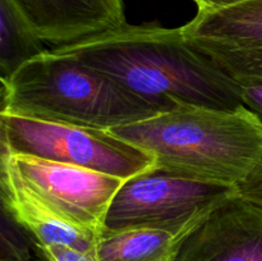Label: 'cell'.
Wrapping results in <instances>:
<instances>
[{
  "label": "cell",
  "mask_w": 262,
  "mask_h": 261,
  "mask_svg": "<svg viewBox=\"0 0 262 261\" xmlns=\"http://www.w3.org/2000/svg\"><path fill=\"white\" fill-rule=\"evenodd\" d=\"M3 210L38 245L66 246L94 253L99 235L74 227L43 204L22 181L7 160L2 159Z\"/></svg>",
  "instance_id": "cell-10"
},
{
  "label": "cell",
  "mask_w": 262,
  "mask_h": 261,
  "mask_svg": "<svg viewBox=\"0 0 262 261\" xmlns=\"http://www.w3.org/2000/svg\"><path fill=\"white\" fill-rule=\"evenodd\" d=\"M2 154L28 155L122 179L155 169L150 154L109 130L0 115Z\"/></svg>",
  "instance_id": "cell-4"
},
{
  "label": "cell",
  "mask_w": 262,
  "mask_h": 261,
  "mask_svg": "<svg viewBox=\"0 0 262 261\" xmlns=\"http://www.w3.org/2000/svg\"><path fill=\"white\" fill-rule=\"evenodd\" d=\"M36 246L49 261H97L94 253L82 252L66 246H43L37 242Z\"/></svg>",
  "instance_id": "cell-13"
},
{
  "label": "cell",
  "mask_w": 262,
  "mask_h": 261,
  "mask_svg": "<svg viewBox=\"0 0 262 261\" xmlns=\"http://www.w3.org/2000/svg\"><path fill=\"white\" fill-rule=\"evenodd\" d=\"M238 187L193 181L160 169L127 179L113 199L105 230L151 228L183 240Z\"/></svg>",
  "instance_id": "cell-5"
},
{
  "label": "cell",
  "mask_w": 262,
  "mask_h": 261,
  "mask_svg": "<svg viewBox=\"0 0 262 261\" xmlns=\"http://www.w3.org/2000/svg\"><path fill=\"white\" fill-rule=\"evenodd\" d=\"M28 188L55 214L100 235L113 199L125 179L28 155L2 154Z\"/></svg>",
  "instance_id": "cell-6"
},
{
  "label": "cell",
  "mask_w": 262,
  "mask_h": 261,
  "mask_svg": "<svg viewBox=\"0 0 262 261\" xmlns=\"http://www.w3.org/2000/svg\"><path fill=\"white\" fill-rule=\"evenodd\" d=\"M181 241L166 230L151 228L104 229L95 256L97 261H174Z\"/></svg>",
  "instance_id": "cell-11"
},
{
  "label": "cell",
  "mask_w": 262,
  "mask_h": 261,
  "mask_svg": "<svg viewBox=\"0 0 262 261\" xmlns=\"http://www.w3.org/2000/svg\"><path fill=\"white\" fill-rule=\"evenodd\" d=\"M243 104L257 114L262 122V83L242 86Z\"/></svg>",
  "instance_id": "cell-14"
},
{
  "label": "cell",
  "mask_w": 262,
  "mask_h": 261,
  "mask_svg": "<svg viewBox=\"0 0 262 261\" xmlns=\"http://www.w3.org/2000/svg\"><path fill=\"white\" fill-rule=\"evenodd\" d=\"M238 192L250 201L262 206V173L256 174L247 182L238 186Z\"/></svg>",
  "instance_id": "cell-15"
},
{
  "label": "cell",
  "mask_w": 262,
  "mask_h": 261,
  "mask_svg": "<svg viewBox=\"0 0 262 261\" xmlns=\"http://www.w3.org/2000/svg\"><path fill=\"white\" fill-rule=\"evenodd\" d=\"M109 132L173 176L238 187L262 173V122L245 104L233 110L179 104Z\"/></svg>",
  "instance_id": "cell-2"
},
{
  "label": "cell",
  "mask_w": 262,
  "mask_h": 261,
  "mask_svg": "<svg viewBox=\"0 0 262 261\" xmlns=\"http://www.w3.org/2000/svg\"><path fill=\"white\" fill-rule=\"evenodd\" d=\"M46 50L12 0H0V79Z\"/></svg>",
  "instance_id": "cell-12"
},
{
  "label": "cell",
  "mask_w": 262,
  "mask_h": 261,
  "mask_svg": "<svg viewBox=\"0 0 262 261\" xmlns=\"http://www.w3.org/2000/svg\"><path fill=\"white\" fill-rule=\"evenodd\" d=\"M182 28L194 49L241 86L262 83V0L199 12Z\"/></svg>",
  "instance_id": "cell-7"
},
{
  "label": "cell",
  "mask_w": 262,
  "mask_h": 261,
  "mask_svg": "<svg viewBox=\"0 0 262 261\" xmlns=\"http://www.w3.org/2000/svg\"><path fill=\"white\" fill-rule=\"evenodd\" d=\"M174 261H262V206L229 197L179 242Z\"/></svg>",
  "instance_id": "cell-8"
},
{
  "label": "cell",
  "mask_w": 262,
  "mask_h": 261,
  "mask_svg": "<svg viewBox=\"0 0 262 261\" xmlns=\"http://www.w3.org/2000/svg\"><path fill=\"white\" fill-rule=\"evenodd\" d=\"M45 44L71 45L125 23L123 0H12Z\"/></svg>",
  "instance_id": "cell-9"
},
{
  "label": "cell",
  "mask_w": 262,
  "mask_h": 261,
  "mask_svg": "<svg viewBox=\"0 0 262 261\" xmlns=\"http://www.w3.org/2000/svg\"><path fill=\"white\" fill-rule=\"evenodd\" d=\"M164 109L179 104L233 110L242 86L187 41L183 28L132 26L53 48Z\"/></svg>",
  "instance_id": "cell-1"
},
{
  "label": "cell",
  "mask_w": 262,
  "mask_h": 261,
  "mask_svg": "<svg viewBox=\"0 0 262 261\" xmlns=\"http://www.w3.org/2000/svg\"><path fill=\"white\" fill-rule=\"evenodd\" d=\"M164 110L54 49L2 78V114L112 130Z\"/></svg>",
  "instance_id": "cell-3"
},
{
  "label": "cell",
  "mask_w": 262,
  "mask_h": 261,
  "mask_svg": "<svg viewBox=\"0 0 262 261\" xmlns=\"http://www.w3.org/2000/svg\"><path fill=\"white\" fill-rule=\"evenodd\" d=\"M197 4L199 12H214V10L224 9V8L238 5L248 0H193Z\"/></svg>",
  "instance_id": "cell-16"
}]
</instances>
